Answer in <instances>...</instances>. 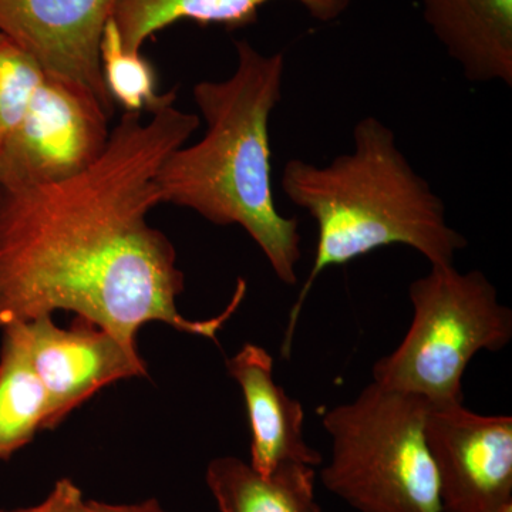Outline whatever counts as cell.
<instances>
[{
    "mask_svg": "<svg viewBox=\"0 0 512 512\" xmlns=\"http://www.w3.org/2000/svg\"><path fill=\"white\" fill-rule=\"evenodd\" d=\"M84 501L82 490L72 480L63 478L57 481L46 500L35 507L0 512H84Z\"/></svg>",
    "mask_w": 512,
    "mask_h": 512,
    "instance_id": "e0dca14e",
    "label": "cell"
},
{
    "mask_svg": "<svg viewBox=\"0 0 512 512\" xmlns=\"http://www.w3.org/2000/svg\"><path fill=\"white\" fill-rule=\"evenodd\" d=\"M271 0H119L113 20L128 52L141 53L157 32L191 20L198 25L245 28L258 20L259 9ZM318 22H335L345 15L352 0H295Z\"/></svg>",
    "mask_w": 512,
    "mask_h": 512,
    "instance_id": "7c38bea8",
    "label": "cell"
},
{
    "mask_svg": "<svg viewBox=\"0 0 512 512\" xmlns=\"http://www.w3.org/2000/svg\"><path fill=\"white\" fill-rule=\"evenodd\" d=\"M426 439L443 512H493L512 501V417L429 406Z\"/></svg>",
    "mask_w": 512,
    "mask_h": 512,
    "instance_id": "52a82bcc",
    "label": "cell"
},
{
    "mask_svg": "<svg viewBox=\"0 0 512 512\" xmlns=\"http://www.w3.org/2000/svg\"><path fill=\"white\" fill-rule=\"evenodd\" d=\"M413 316L400 345L377 360L372 382L430 406L464 403L463 379L478 353H497L512 339V312L480 271L431 266L410 284Z\"/></svg>",
    "mask_w": 512,
    "mask_h": 512,
    "instance_id": "5b68a950",
    "label": "cell"
},
{
    "mask_svg": "<svg viewBox=\"0 0 512 512\" xmlns=\"http://www.w3.org/2000/svg\"><path fill=\"white\" fill-rule=\"evenodd\" d=\"M84 512H165L156 500L138 504H107L100 501H84Z\"/></svg>",
    "mask_w": 512,
    "mask_h": 512,
    "instance_id": "ac0fdd59",
    "label": "cell"
},
{
    "mask_svg": "<svg viewBox=\"0 0 512 512\" xmlns=\"http://www.w3.org/2000/svg\"><path fill=\"white\" fill-rule=\"evenodd\" d=\"M119 0H0V33L43 73L82 84L114 113L100 43Z\"/></svg>",
    "mask_w": 512,
    "mask_h": 512,
    "instance_id": "9c48e42d",
    "label": "cell"
},
{
    "mask_svg": "<svg viewBox=\"0 0 512 512\" xmlns=\"http://www.w3.org/2000/svg\"><path fill=\"white\" fill-rule=\"evenodd\" d=\"M493 512H512V501H511V503L501 505L500 508H497V510H495Z\"/></svg>",
    "mask_w": 512,
    "mask_h": 512,
    "instance_id": "d6986e66",
    "label": "cell"
},
{
    "mask_svg": "<svg viewBox=\"0 0 512 512\" xmlns=\"http://www.w3.org/2000/svg\"><path fill=\"white\" fill-rule=\"evenodd\" d=\"M25 325L33 366L49 396L46 430L109 384L148 375L137 345L92 320L74 316L69 328H59L53 316H42Z\"/></svg>",
    "mask_w": 512,
    "mask_h": 512,
    "instance_id": "ba28073f",
    "label": "cell"
},
{
    "mask_svg": "<svg viewBox=\"0 0 512 512\" xmlns=\"http://www.w3.org/2000/svg\"><path fill=\"white\" fill-rule=\"evenodd\" d=\"M111 116L82 84L45 74L0 143V187L57 183L83 173L106 150Z\"/></svg>",
    "mask_w": 512,
    "mask_h": 512,
    "instance_id": "8992f818",
    "label": "cell"
},
{
    "mask_svg": "<svg viewBox=\"0 0 512 512\" xmlns=\"http://www.w3.org/2000/svg\"><path fill=\"white\" fill-rule=\"evenodd\" d=\"M316 512H323V511H322V508H319V510H318V511H316Z\"/></svg>",
    "mask_w": 512,
    "mask_h": 512,
    "instance_id": "ffe728a7",
    "label": "cell"
},
{
    "mask_svg": "<svg viewBox=\"0 0 512 512\" xmlns=\"http://www.w3.org/2000/svg\"><path fill=\"white\" fill-rule=\"evenodd\" d=\"M205 481L221 512H316V471L289 464L271 476L256 473L238 457H217L208 464Z\"/></svg>",
    "mask_w": 512,
    "mask_h": 512,
    "instance_id": "4fadbf2b",
    "label": "cell"
},
{
    "mask_svg": "<svg viewBox=\"0 0 512 512\" xmlns=\"http://www.w3.org/2000/svg\"><path fill=\"white\" fill-rule=\"evenodd\" d=\"M49 396L30 355L25 322L2 329L0 460H8L46 430Z\"/></svg>",
    "mask_w": 512,
    "mask_h": 512,
    "instance_id": "5bb4252c",
    "label": "cell"
},
{
    "mask_svg": "<svg viewBox=\"0 0 512 512\" xmlns=\"http://www.w3.org/2000/svg\"><path fill=\"white\" fill-rule=\"evenodd\" d=\"M423 18L471 83L512 87V0H420Z\"/></svg>",
    "mask_w": 512,
    "mask_h": 512,
    "instance_id": "8fae6325",
    "label": "cell"
},
{
    "mask_svg": "<svg viewBox=\"0 0 512 512\" xmlns=\"http://www.w3.org/2000/svg\"><path fill=\"white\" fill-rule=\"evenodd\" d=\"M100 64L107 92L127 113L148 111L153 114L177 100L175 90L165 94L157 92L154 67L141 53L124 49L113 18L101 37Z\"/></svg>",
    "mask_w": 512,
    "mask_h": 512,
    "instance_id": "9a60e30c",
    "label": "cell"
},
{
    "mask_svg": "<svg viewBox=\"0 0 512 512\" xmlns=\"http://www.w3.org/2000/svg\"><path fill=\"white\" fill-rule=\"evenodd\" d=\"M200 117L174 104L151 114L124 113L99 160L57 183L0 187V330L57 311L92 320L136 345L151 322L217 340L247 295V281L224 312L187 319L173 242L151 227L161 204L157 174L185 146Z\"/></svg>",
    "mask_w": 512,
    "mask_h": 512,
    "instance_id": "6da1fadb",
    "label": "cell"
},
{
    "mask_svg": "<svg viewBox=\"0 0 512 512\" xmlns=\"http://www.w3.org/2000/svg\"><path fill=\"white\" fill-rule=\"evenodd\" d=\"M429 406L370 382L332 407L322 417L332 441L322 484L359 512H443L426 439Z\"/></svg>",
    "mask_w": 512,
    "mask_h": 512,
    "instance_id": "277c9868",
    "label": "cell"
},
{
    "mask_svg": "<svg viewBox=\"0 0 512 512\" xmlns=\"http://www.w3.org/2000/svg\"><path fill=\"white\" fill-rule=\"evenodd\" d=\"M43 77L39 64L0 33V143L28 110Z\"/></svg>",
    "mask_w": 512,
    "mask_h": 512,
    "instance_id": "2e32d148",
    "label": "cell"
},
{
    "mask_svg": "<svg viewBox=\"0 0 512 512\" xmlns=\"http://www.w3.org/2000/svg\"><path fill=\"white\" fill-rule=\"evenodd\" d=\"M281 185L288 200L318 225L311 272L289 313L285 355L303 303L326 269L390 245L414 249L431 266L454 265L468 245L448 224L446 205L404 156L392 128L376 117L357 121L353 150L328 165L289 160Z\"/></svg>",
    "mask_w": 512,
    "mask_h": 512,
    "instance_id": "3957f363",
    "label": "cell"
},
{
    "mask_svg": "<svg viewBox=\"0 0 512 512\" xmlns=\"http://www.w3.org/2000/svg\"><path fill=\"white\" fill-rule=\"evenodd\" d=\"M237 69L220 82L195 84L207 124L197 144L180 147L157 174L161 204L188 208L218 227L238 225L258 245L282 284H298L302 258L298 218L276 210L269 120L281 103L285 56L235 42Z\"/></svg>",
    "mask_w": 512,
    "mask_h": 512,
    "instance_id": "7a4b0ae2",
    "label": "cell"
},
{
    "mask_svg": "<svg viewBox=\"0 0 512 512\" xmlns=\"http://www.w3.org/2000/svg\"><path fill=\"white\" fill-rule=\"evenodd\" d=\"M229 376L238 383L251 429V467L261 476L278 468L322 466L323 457L305 439V410L299 400L275 382L274 357L255 343H245L227 360Z\"/></svg>",
    "mask_w": 512,
    "mask_h": 512,
    "instance_id": "30bf717a",
    "label": "cell"
}]
</instances>
